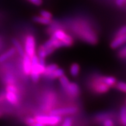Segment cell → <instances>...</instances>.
<instances>
[{
    "instance_id": "obj_1",
    "label": "cell",
    "mask_w": 126,
    "mask_h": 126,
    "mask_svg": "<svg viewBox=\"0 0 126 126\" xmlns=\"http://www.w3.org/2000/svg\"><path fill=\"white\" fill-rule=\"evenodd\" d=\"M32 70L31 76L32 81L36 82L39 80L41 74H43L45 71L46 64L44 59L39 58L38 56L34 55L31 57Z\"/></svg>"
},
{
    "instance_id": "obj_2",
    "label": "cell",
    "mask_w": 126,
    "mask_h": 126,
    "mask_svg": "<svg viewBox=\"0 0 126 126\" xmlns=\"http://www.w3.org/2000/svg\"><path fill=\"white\" fill-rule=\"evenodd\" d=\"M36 122L45 126H56L62 122L61 116L50 114L49 115H39L34 118Z\"/></svg>"
},
{
    "instance_id": "obj_3",
    "label": "cell",
    "mask_w": 126,
    "mask_h": 126,
    "mask_svg": "<svg viewBox=\"0 0 126 126\" xmlns=\"http://www.w3.org/2000/svg\"><path fill=\"white\" fill-rule=\"evenodd\" d=\"M52 37L61 40L64 44V47H70L74 43L72 37L61 29H57L54 31L51 35Z\"/></svg>"
},
{
    "instance_id": "obj_4",
    "label": "cell",
    "mask_w": 126,
    "mask_h": 126,
    "mask_svg": "<svg viewBox=\"0 0 126 126\" xmlns=\"http://www.w3.org/2000/svg\"><path fill=\"white\" fill-rule=\"evenodd\" d=\"M25 54L32 57L36 54V41L34 36L28 35L26 37L25 43Z\"/></svg>"
},
{
    "instance_id": "obj_5",
    "label": "cell",
    "mask_w": 126,
    "mask_h": 126,
    "mask_svg": "<svg viewBox=\"0 0 126 126\" xmlns=\"http://www.w3.org/2000/svg\"><path fill=\"white\" fill-rule=\"evenodd\" d=\"M78 111V109L76 107L70 106L66 107V108L54 109L51 110L50 111V114L58 115V116H66V115H71L76 113Z\"/></svg>"
},
{
    "instance_id": "obj_6",
    "label": "cell",
    "mask_w": 126,
    "mask_h": 126,
    "mask_svg": "<svg viewBox=\"0 0 126 126\" xmlns=\"http://www.w3.org/2000/svg\"><path fill=\"white\" fill-rule=\"evenodd\" d=\"M93 88L94 91L98 94H104L108 92L110 87L105 84L100 78H98L94 80L93 83Z\"/></svg>"
},
{
    "instance_id": "obj_7",
    "label": "cell",
    "mask_w": 126,
    "mask_h": 126,
    "mask_svg": "<svg viewBox=\"0 0 126 126\" xmlns=\"http://www.w3.org/2000/svg\"><path fill=\"white\" fill-rule=\"evenodd\" d=\"M65 91L66 93L72 97H77L79 94V88L78 84L75 82H71L65 88Z\"/></svg>"
},
{
    "instance_id": "obj_8",
    "label": "cell",
    "mask_w": 126,
    "mask_h": 126,
    "mask_svg": "<svg viewBox=\"0 0 126 126\" xmlns=\"http://www.w3.org/2000/svg\"><path fill=\"white\" fill-rule=\"evenodd\" d=\"M126 43V34L116 36V37L111 41L110 47L113 49H116Z\"/></svg>"
},
{
    "instance_id": "obj_9",
    "label": "cell",
    "mask_w": 126,
    "mask_h": 126,
    "mask_svg": "<svg viewBox=\"0 0 126 126\" xmlns=\"http://www.w3.org/2000/svg\"><path fill=\"white\" fill-rule=\"evenodd\" d=\"M23 71L26 75H30L32 70V61L31 57L25 54L23 57Z\"/></svg>"
},
{
    "instance_id": "obj_10",
    "label": "cell",
    "mask_w": 126,
    "mask_h": 126,
    "mask_svg": "<svg viewBox=\"0 0 126 126\" xmlns=\"http://www.w3.org/2000/svg\"><path fill=\"white\" fill-rule=\"evenodd\" d=\"M54 50L55 49L53 48H43L40 46L38 50V52H37V56L39 58L45 59L46 57L53 53Z\"/></svg>"
},
{
    "instance_id": "obj_11",
    "label": "cell",
    "mask_w": 126,
    "mask_h": 126,
    "mask_svg": "<svg viewBox=\"0 0 126 126\" xmlns=\"http://www.w3.org/2000/svg\"><path fill=\"white\" fill-rule=\"evenodd\" d=\"M100 79L105 84L109 86V87H111V86H114L116 85V82H117V80L114 77L111 76H107V77H100Z\"/></svg>"
},
{
    "instance_id": "obj_12",
    "label": "cell",
    "mask_w": 126,
    "mask_h": 126,
    "mask_svg": "<svg viewBox=\"0 0 126 126\" xmlns=\"http://www.w3.org/2000/svg\"><path fill=\"white\" fill-rule=\"evenodd\" d=\"M63 75H64V71L63 69L60 68L58 67L56 70L53 71L47 77V78L48 79H53L55 78H59L60 77L63 76Z\"/></svg>"
},
{
    "instance_id": "obj_13",
    "label": "cell",
    "mask_w": 126,
    "mask_h": 126,
    "mask_svg": "<svg viewBox=\"0 0 126 126\" xmlns=\"http://www.w3.org/2000/svg\"><path fill=\"white\" fill-rule=\"evenodd\" d=\"M16 51L15 48H11L0 56V63H3L13 56Z\"/></svg>"
},
{
    "instance_id": "obj_14",
    "label": "cell",
    "mask_w": 126,
    "mask_h": 126,
    "mask_svg": "<svg viewBox=\"0 0 126 126\" xmlns=\"http://www.w3.org/2000/svg\"><path fill=\"white\" fill-rule=\"evenodd\" d=\"M6 99L9 103H11L12 105H15V104L18 103V99L17 97L16 94L15 92H7L6 94Z\"/></svg>"
},
{
    "instance_id": "obj_15",
    "label": "cell",
    "mask_w": 126,
    "mask_h": 126,
    "mask_svg": "<svg viewBox=\"0 0 126 126\" xmlns=\"http://www.w3.org/2000/svg\"><path fill=\"white\" fill-rule=\"evenodd\" d=\"M12 43L14 46H15V48L16 50L18 51L19 54L20 55L21 57H23L25 55V50H23L22 46L20 45V43L19 42L18 40H16V39H12Z\"/></svg>"
},
{
    "instance_id": "obj_16",
    "label": "cell",
    "mask_w": 126,
    "mask_h": 126,
    "mask_svg": "<svg viewBox=\"0 0 126 126\" xmlns=\"http://www.w3.org/2000/svg\"><path fill=\"white\" fill-rule=\"evenodd\" d=\"M33 20L35 22L39 23L40 24L43 25H49L51 23V19H47L42 16H36L33 18Z\"/></svg>"
},
{
    "instance_id": "obj_17",
    "label": "cell",
    "mask_w": 126,
    "mask_h": 126,
    "mask_svg": "<svg viewBox=\"0 0 126 126\" xmlns=\"http://www.w3.org/2000/svg\"><path fill=\"white\" fill-rule=\"evenodd\" d=\"M58 67H58V65L56 64H49V65H48L47 66H46L45 71V72H44V73L43 74V75L47 78V77H48V75H49L53 71L56 70Z\"/></svg>"
},
{
    "instance_id": "obj_18",
    "label": "cell",
    "mask_w": 126,
    "mask_h": 126,
    "mask_svg": "<svg viewBox=\"0 0 126 126\" xmlns=\"http://www.w3.org/2000/svg\"><path fill=\"white\" fill-rule=\"evenodd\" d=\"M79 70H80V67L79 65L77 63H74L71 65L70 67V74L72 77H75L78 76L79 73Z\"/></svg>"
},
{
    "instance_id": "obj_19",
    "label": "cell",
    "mask_w": 126,
    "mask_h": 126,
    "mask_svg": "<svg viewBox=\"0 0 126 126\" xmlns=\"http://www.w3.org/2000/svg\"><path fill=\"white\" fill-rule=\"evenodd\" d=\"M120 122L124 126H126V106H122L120 111Z\"/></svg>"
},
{
    "instance_id": "obj_20",
    "label": "cell",
    "mask_w": 126,
    "mask_h": 126,
    "mask_svg": "<svg viewBox=\"0 0 126 126\" xmlns=\"http://www.w3.org/2000/svg\"><path fill=\"white\" fill-rule=\"evenodd\" d=\"M59 81L60 82L61 86H62V88L64 89H65L70 83V81H69V79L67 77H66L65 75H63V76L60 77Z\"/></svg>"
},
{
    "instance_id": "obj_21",
    "label": "cell",
    "mask_w": 126,
    "mask_h": 126,
    "mask_svg": "<svg viewBox=\"0 0 126 126\" xmlns=\"http://www.w3.org/2000/svg\"><path fill=\"white\" fill-rule=\"evenodd\" d=\"M116 87L118 90L122 91V92L126 93V83L124 82L120 81L118 82H116L115 85Z\"/></svg>"
},
{
    "instance_id": "obj_22",
    "label": "cell",
    "mask_w": 126,
    "mask_h": 126,
    "mask_svg": "<svg viewBox=\"0 0 126 126\" xmlns=\"http://www.w3.org/2000/svg\"><path fill=\"white\" fill-rule=\"evenodd\" d=\"M72 120L71 117H67L63 120L61 125L63 126H71L72 125Z\"/></svg>"
},
{
    "instance_id": "obj_23",
    "label": "cell",
    "mask_w": 126,
    "mask_h": 126,
    "mask_svg": "<svg viewBox=\"0 0 126 126\" xmlns=\"http://www.w3.org/2000/svg\"><path fill=\"white\" fill-rule=\"evenodd\" d=\"M40 16L44 17V18H47V19H51L52 17H53L51 13H50V12L47 11H45V10L41 11L40 12Z\"/></svg>"
},
{
    "instance_id": "obj_24",
    "label": "cell",
    "mask_w": 126,
    "mask_h": 126,
    "mask_svg": "<svg viewBox=\"0 0 126 126\" xmlns=\"http://www.w3.org/2000/svg\"><path fill=\"white\" fill-rule=\"evenodd\" d=\"M109 115L108 113H100V114H97L96 118V119L98 121L103 122V121L105 120V119L109 118Z\"/></svg>"
},
{
    "instance_id": "obj_25",
    "label": "cell",
    "mask_w": 126,
    "mask_h": 126,
    "mask_svg": "<svg viewBox=\"0 0 126 126\" xmlns=\"http://www.w3.org/2000/svg\"><path fill=\"white\" fill-rule=\"evenodd\" d=\"M126 34V26H123L119 29L116 33V36H122Z\"/></svg>"
},
{
    "instance_id": "obj_26",
    "label": "cell",
    "mask_w": 126,
    "mask_h": 126,
    "mask_svg": "<svg viewBox=\"0 0 126 126\" xmlns=\"http://www.w3.org/2000/svg\"><path fill=\"white\" fill-rule=\"evenodd\" d=\"M6 91L7 92H12L16 93L17 89L16 88L14 85L13 84H8L6 88Z\"/></svg>"
},
{
    "instance_id": "obj_27",
    "label": "cell",
    "mask_w": 126,
    "mask_h": 126,
    "mask_svg": "<svg viewBox=\"0 0 126 126\" xmlns=\"http://www.w3.org/2000/svg\"><path fill=\"white\" fill-rule=\"evenodd\" d=\"M119 56L120 57L126 59V46H124L120 50L119 52Z\"/></svg>"
},
{
    "instance_id": "obj_28",
    "label": "cell",
    "mask_w": 126,
    "mask_h": 126,
    "mask_svg": "<svg viewBox=\"0 0 126 126\" xmlns=\"http://www.w3.org/2000/svg\"><path fill=\"white\" fill-rule=\"evenodd\" d=\"M103 125L105 126H112L114 125V123L112 120L108 118L103 121Z\"/></svg>"
},
{
    "instance_id": "obj_29",
    "label": "cell",
    "mask_w": 126,
    "mask_h": 126,
    "mask_svg": "<svg viewBox=\"0 0 126 126\" xmlns=\"http://www.w3.org/2000/svg\"><path fill=\"white\" fill-rule=\"evenodd\" d=\"M36 120L35 119H33V118H32V117H28L26 119V123L28 124V125L29 126H34V123H36Z\"/></svg>"
},
{
    "instance_id": "obj_30",
    "label": "cell",
    "mask_w": 126,
    "mask_h": 126,
    "mask_svg": "<svg viewBox=\"0 0 126 126\" xmlns=\"http://www.w3.org/2000/svg\"><path fill=\"white\" fill-rule=\"evenodd\" d=\"M6 79H7L6 80V81H7V82L8 83V84H12V83H14V78L12 75H8L7 77V78H6Z\"/></svg>"
},
{
    "instance_id": "obj_31",
    "label": "cell",
    "mask_w": 126,
    "mask_h": 126,
    "mask_svg": "<svg viewBox=\"0 0 126 126\" xmlns=\"http://www.w3.org/2000/svg\"><path fill=\"white\" fill-rule=\"evenodd\" d=\"M31 3L35 5L39 6L42 4V0H28Z\"/></svg>"
},
{
    "instance_id": "obj_32",
    "label": "cell",
    "mask_w": 126,
    "mask_h": 126,
    "mask_svg": "<svg viewBox=\"0 0 126 126\" xmlns=\"http://www.w3.org/2000/svg\"><path fill=\"white\" fill-rule=\"evenodd\" d=\"M1 116V111H0V116Z\"/></svg>"
},
{
    "instance_id": "obj_33",
    "label": "cell",
    "mask_w": 126,
    "mask_h": 126,
    "mask_svg": "<svg viewBox=\"0 0 126 126\" xmlns=\"http://www.w3.org/2000/svg\"><path fill=\"white\" fill-rule=\"evenodd\" d=\"M1 100V97H0V100Z\"/></svg>"
}]
</instances>
